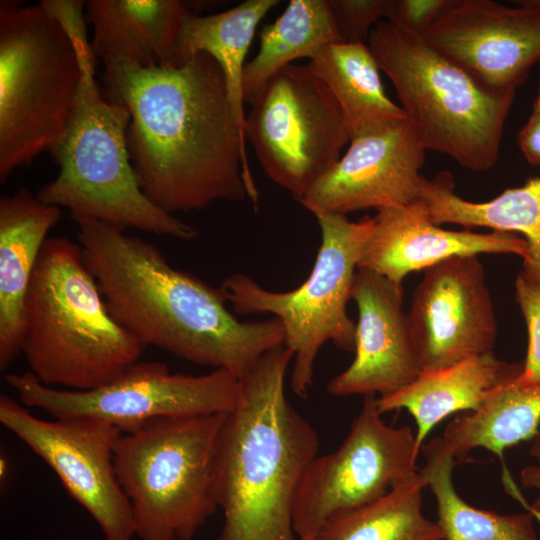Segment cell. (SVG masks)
I'll use <instances>...</instances> for the list:
<instances>
[{
  "label": "cell",
  "instance_id": "6da1fadb",
  "mask_svg": "<svg viewBox=\"0 0 540 540\" xmlns=\"http://www.w3.org/2000/svg\"><path fill=\"white\" fill-rule=\"evenodd\" d=\"M103 65L105 97L130 112L131 163L152 203L171 215L218 201L257 206L246 137L212 56L199 52L181 65Z\"/></svg>",
  "mask_w": 540,
  "mask_h": 540
},
{
  "label": "cell",
  "instance_id": "7a4b0ae2",
  "mask_svg": "<svg viewBox=\"0 0 540 540\" xmlns=\"http://www.w3.org/2000/svg\"><path fill=\"white\" fill-rule=\"evenodd\" d=\"M78 244L113 319L144 347L243 378L284 344L281 321H240L219 288L170 265L152 243L101 221L77 224Z\"/></svg>",
  "mask_w": 540,
  "mask_h": 540
},
{
  "label": "cell",
  "instance_id": "3957f363",
  "mask_svg": "<svg viewBox=\"0 0 540 540\" xmlns=\"http://www.w3.org/2000/svg\"><path fill=\"white\" fill-rule=\"evenodd\" d=\"M292 360L290 349L277 346L240 379L216 450L214 489L224 517L217 540L297 539L294 503L319 438L286 397Z\"/></svg>",
  "mask_w": 540,
  "mask_h": 540
},
{
  "label": "cell",
  "instance_id": "277c9868",
  "mask_svg": "<svg viewBox=\"0 0 540 540\" xmlns=\"http://www.w3.org/2000/svg\"><path fill=\"white\" fill-rule=\"evenodd\" d=\"M56 16L73 39L81 77L68 123L50 150L58 174L38 198L68 209L77 224L101 221L180 240L196 238L193 226L158 208L141 190L128 148L130 112L100 92L84 5L66 2Z\"/></svg>",
  "mask_w": 540,
  "mask_h": 540
},
{
  "label": "cell",
  "instance_id": "5b68a950",
  "mask_svg": "<svg viewBox=\"0 0 540 540\" xmlns=\"http://www.w3.org/2000/svg\"><path fill=\"white\" fill-rule=\"evenodd\" d=\"M143 348L109 313L79 244L47 238L24 305L29 372L47 386L87 391L137 362Z\"/></svg>",
  "mask_w": 540,
  "mask_h": 540
},
{
  "label": "cell",
  "instance_id": "8992f818",
  "mask_svg": "<svg viewBox=\"0 0 540 540\" xmlns=\"http://www.w3.org/2000/svg\"><path fill=\"white\" fill-rule=\"evenodd\" d=\"M368 46L426 150L475 172L495 166L515 92L486 89L422 35L389 20L373 28Z\"/></svg>",
  "mask_w": 540,
  "mask_h": 540
},
{
  "label": "cell",
  "instance_id": "52a82bcc",
  "mask_svg": "<svg viewBox=\"0 0 540 540\" xmlns=\"http://www.w3.org/2000/svg\"><path fill=\"white\" fill-rule=\"evenodd\" d=\"M226 416H165L121 433L115 470L140 540H192L218 510L215 457Z\"/></svg>",
  "mask_w": 540,
  "mask_h": 540
},
{
  "label": "cell",
  "instance_id": "ba28073f",
  "mask_svg": "<svg viewBox=\"0 0 540 540\" xmlns=\"http://www.w3.org/2000/svg\"><path fill=\"white\" fill-rule=\"evenodd\" d=\"M80 77L72 37L41 2H0L1 183L56 144Z\"/></svg>",
  "mask_w": 540,
  "mask_h": 540
},
{
  "label": "cell",
  "instance_id": "9c48e42d",
  "mask_svg": "<svg viewBox=\"0 0 540 540\" xmlns=\"http://www.w3.org/2000/svg\"><path fill=\"white\" fill-rule=\"evenodd\" d=\"M321 245L308 278L291 291L260 286L245 274L226 277L220 291L239 315L271 314L284 328V346L293 353L290 386L301 398L313 383L314 364L321 347L331 342L354 351L355 323L347 313L355 274L373 231L374 217L350 221L347 215H315Z\"/></svg>",
  "mask_w": 540,
  "mask_h": 540
},
{
  "label": "cell",
  "instance_id": "30bf717a",
  "mask_svg": "<svg viewBox=\"0 0 540 540\" xmlns=\"http://www.w3.org/2000/svg\"><path fill=\"white\" fill-rule=\"evenodd\" d=\"M250 104L246 140L267 177L299 200L350 142L338 103L308 64H290Z\"/></svg>",
  "mask_w": 540,
  "mask_h": 540
},
{
  "label": "cell",
  "instance_id": "8fae6325",
  "mask_svg": "<svg viewBox=\"0 0 540 540\" xmlns=\"http://www.w3.org/2000/svg\"><path fill=\"white\" fill-rule=\"evenodd\" d=\"M5 381L26 407L53 418L102 420L122 433L165 416L228 414L241 392L240 379L223 369L189 375L171 373L162 362L139 360L110 382L87 391L47 386L29 371L7 374Z\"/></svg>",
  "mask_w": 540,
  "mask_h": 540
},
{
  "label": "cell",
  "instance_id": "7c38bea8",
  "mask_svg": "<svg viewBox=\"0 0 540 540\" xmlns=\"http://www.w3.org/2000/svg\"><path fill=\"white\" fill-rule=\"evenodd\" d=\"M416 434L385 423L376 398L365 396L342 444L317 455L306 470L293 509V530L314 540L333 514L369 503L419 472Z\"/></svg>",
  "mask_w": 540,
  "mask_h": 540
},
{
  "label": "cell",
  "instance_id": "4fadbf2b",
  "mask_svg": "<svg viewBox=\"0 0 540 540\" xmlns=\"http://www.w3.org/2000/svg\"><path fill=\"white\" fill-rule=\"evenodd\" d=\"M0 423L54 471L105 540H133L132 510L114 463L120 429L87 417L44 420L8 395L0 397Z\"/></svg>",
  "mask_w": 540,
  "mask_h": 540
},
{
  "label": "cell",
  "instance_id": "5bb4252c",
  "mask_svg": "<svg viewBox=\"0 0 540 540\" xmlns=\"http://www.w3.org/2000/svg\"><path fill=\"white\" fill-rule=\"evenodd\" d=\"M423 37L486 89L515 92L540 62V1L453 0Z\"/></svg>",
  "mask_w": 540,
  "mask_h": 540
},
{
  "label": "cell",
  "instance_id": "9a60e30c",
  "mask_svg": "<svg viewBox=\"0 0 540 540\" xmlns=\"http://www.w3.org/2000/svg\"><path fill=\"white\" fill-rule=\"evenodd\" d=\"M423 272L407 313L422 371L492 352L496 316L478 256L451 257Z\"/></svg>",
  "mask_w": 540,
  "mask_h": 540
},
{
  "label": "cell",
  "instance_id": "2e32d148",
  "mask_svg": "<svg viewBox=\"0 0 540 540\" xmlns=\"http://www.w3.org/2000/svg\"><path fill=\"white\" fill-rule=\"evenodd\" d=\"M426 149L407 118L350 140L337 163L298 201L312 214L377 211L420 198Z\"/></svg>",
  "mask_w": 540,
  "mask_h": 540
},
{
  "label": "cell",
  "instance_id": "e0dca14e",
  "mask_svg": "<svg viewBox=\"0 0 540 540\" xmlns=\"http://www.w3.org/2000/svg\"><path fill=\"white\" fill-rule=\"evenodd\" d=\"M351 299L358 310L355 356L327 383L328 393L383 396L412 383L422 369L403 310L402 283L358 269Z\"/></svg>",
  "mask_w": 540,
  "mask_h": 540
},
{
  "label": "cell",
  "instance_id": "ac0fdd59",
  "mask_svg": "<svg viewBox=\"0 0 540 540\" xmlns=\"http://www.w3.org/2000/svg\"><path fill=\"white\" fill-rule=\"evenodd\" d=\"M377 212L358 269L373 271L397 283L414 271H424L455 256L515 254L523 262L529 258L525 239L515 233L441 228L420 198Z\"/></svg>",
  "mask_w": 540,
  "mask_h": 540
},
{
  "label": "cell",
  "instance_id": "d6986e66",
  "mask_svg": "<svg viewBox=\"0 0 540 540\" xmlns=\"http://www.w3.org/2000/svg\"><path fill=\"white\" fill-rule=\"evenodd\" d=\"M60 208L42 202L27 188L0 198V369L21 353L24 305L47 234Z\"/></svg>",
  "mask_w": 540,
  "mask_h": 540
},
{
  "label": "cell",
  "instance_id": "ffe728a7",
  "mask_svg": "<svg viewBox=\"0 0 540 540\" xmlns=\"http://www.w3.org/2000/svg\"><path fill=\"white\" fill-rule=\"evenodd\" d=\"M85 11L86 22L93 27L91 50L102 63L176 65L187 4L178 0H90L85 2Z\"/></svg>",
  "mask_w": 540,
  "mask_h": 540
},
{
  "label": "cell",
  "instance_id": "44dd1931",
  "mask_svg": "<svg viewBox=\"0 0 540 540\" xmlns=\"http://www.w3.org/2000/svg\"><path fill=\"white\" fill-rule=\"evenodd\" d=\"M522 369L523 363H508L493 351L487 352L422 371L404 388L376 398V404L381 414L407 410L416 422V441L421 449L435 425L456 412L478 410L492 389L517 377Z\"/></svg>",
  "mask_w": 540,
  "mask_h": 540
},
{
  "label": "cell",
  "instance_id": "7402d4cb",
  "mask_svg": "<svg viewBox=\"0 0 540 540\" xmlns=\"http://www.w3.org/2000/svg\"><path fill=\"white\" fill-rule=\"evenodd\" d=\"M420 199L434 223L456 224L466 229L486 227L493 231L520 233L528 245L529 258L523 271L540 280V177L523 186L508 188L485 202H473L456 194L447 171L432 179L423 177Z\"/></svg>",
  "mask_w": 540,
  "mask_h": 540
},
{
  "label": "cell",
  "instance_id": "603a6c76",
  "mask_svg": "<svg viewBox=\"0 0 540 540\" xmlns=\"http://www.w3.org/2000/svg\"><path fill=\"white\" fill-rule=\"evenodd\" d=\"M308 66L338 103L350 140L406 118L386 95L379 65L364 42L327 45Z\"/></svg>",
  "mask_w": 540,
  "mask_h": 540
},
{
  "label": "cell",
  "instance_id": "cb8c5ba5",
  "mask_svg": "<svg viewBox=\"0 0 540 540\" xmlns=\"http://www.w3.org/2000/svg\"><path fill=\"white\" fill-rule=\"evenodd\" d=\"M278 3V0H246L212 15L201 16L189 10L183 18L176 65L199 52L212 56L224 73L229 100L243 131L246 116L242 85L246 55L260 22Z\"/></svg>",
  "mask_w": 540,
  "mask_h": 540
},
{
  "label": "cell",
  "instance_id": "d4e9b609",
  "mask_svg": "<svg viewBox=\"0 0 540 540\" xmlns=\"http://www.w3.org/2000/svg\"><path fill=\"white\" fill-rule=\"evenodd\" d=\"M517 377L492 389L478 410L464 412L446 426L442 439L457 462L478 447L502 457L507 448L539 431L540 383L521 385Z\"/></svg>",
  "mask_w": 540,
  "mask_h": 540
},
{
  "label": "cell",
  "instance_id": "484cf974",
  "mask_svg": "<svg viewBox=\"0 0 540 540\" xmlns=\"http://www.w3.org/2000/svg\"><path fill=\"white\" fill-rule=\"evenodd\" d=\"M342 42L328 0H291L283 13L259 32V50L245 65L243 99L251 103L281 69L310 60L325 46Z\"/></svg>",
  "mask_w": 540,
  "mask_h": 540
},
{
  "label": "cell",
  "instance_id": "4316f807",
  "mask_svg": "<svg viewBox=\"0 0 540 540\" xmlns=\"http://www.w3.org/2000/svg\"><path fill=\"white\" fill-rule=\"evenodd\" d=\"M421 451L425 465L419 472L435 496L436 522L444 540H540L529 511L499 514L476 508L460 497L452 480L458 462L442 437L423 444Z\"/></svg>",
  "mask_w": 540,
  "mask_h": 540
},
{
  "label": "cell",
  "instance_id": "83f0119b",
  "mask_svg": "<svg viewBox=\"0 0 540 540\" xmlns=\"http://www.w3.org/2000/svg\"><path fill=\"white\" fill-rule=\"evenodd\" d=\"M424 487L418 472L376 500L333 514L314 540H444L437 522L422 512Z\"/></svg>",
  "mask_w": 540,
  "mask_h": 540
},
{
  "label": "cell",
  "instance_id": "f1b7e54d",
  "mask_svg": "<svg viewBox=\"0 0 540 540\" xmlns=\"http://www.w3.org/2000/svg\"><path fill=\"white\" fill-rule=\"evenodd\" d=\"M515 297L525 319L528 347L523 369L516 381L521 385L540 383V280L520 270L515 280Z\"/></svg>",
  "mask_w": 540,
  "mask_h": 540
},
{
  "label": "cell",
  "instance_id": "f546056e",
  "mask_svg": "<svg viewBox=\"0 0 540 540\" xmlns=\"http://www.w3.org/2000/svg\"><path fill=\"white\" fill-rule=\"evenodd\" d=\"M342 42H364L373 28L388 20L393 0H328Z\"/></svg>",
  "mask_w": 540,
  "mask_h": 540
},
{
  "label": "cell",
  "instance_id": "4dcf8cb0",
  "mask_svg": "<svg viewBox=\"0 0 540 540\" xmlns=\"http://www.w3.org/2000/svg\"><path fill=\"white\" fill-rule=\"evenodd\" d=\"M453 0H393L389 21L399 28L424 35Z\"/></svg>",
  "mask_w": 540,
  "mask_h": 540
},
{
  "label": "cell",
  "instance_id": "1f68e13d",
  "mask_svg": "<svg viewBox=\"0 0 540 540\" xmlns=\"http://www.w3.org/2000/svg\"><path fill=\"white\" fill-rule=\"evenodd\" d=\"M517 143L529 164L540 165V116L532 113L518 132Z\"/></svg>",
  "mask_w": 540,
  "mask_h": 540
},
{
  "label": "cell",
  "instance_id": "d6a6232c",
  "mask_svg": "<svg viewBox=\"0 0 540 540\" xmlns=\"http://www.w3.org/2000/svg\"><path fill=\"white\" fill-rule=\"evenodd\" d=\"M530 455L537 459L538 466L529 465L520 472V481L525 488H535L538 490V496L535 501L528 506V511L540 523V431L531 439Z\"/></svg>",
  "mask_w": 540,
  "mask_h": 540
},
{
  "label": "cell",
  "instance_id": "836d02e7",
  "mask_svg": "<svg viewBox=\"0 0 540 540\" xmlns=\"http://www.w3.org/2000/svg\"><path fill=\"white\" fill-rule=\"evenodd\" d=\"M9 472V465L6 456L0 457V480L5 482Z\"/></svg>",
  "mask_w": 540,
  "mask_h": 540
},
{
  "label": "cell",
  "instance_id": "e575fe53",
  "mask_svg": "<svg viewBox=\"0 0 540 540\" xmlns=\"http://www.w3.org/2000/svg\"><path fill=\"white\" fill-rule=\"evenodd\" d=\"M533 114L540 116V89L533 107Z\"/></svg>",
  "mask_w": 540,
  "mask_h": 540
},
{
  "label": "cell",
  "instance_id": "d590c367",
  "mask_svg": "<svg viewBox=\"0 0 540 540\" xmlns=\"http://www.w3.org/2000/svg\"><path fill=\"white\" fill-rule=\"evenodd\" d=\"M296 540H300V539L297 538Z\"/></svg>",
  "mask_w": 540,
  "mask_h": 540
},
{
  "label": "cell",
  "instance_id": "8d00e7d4",
  "mask_svg": "<svg viewBox=\"0 0 540 540\" xmlns=\"http://www.w3.org/2000/svg\"><path fill=\"white\" fill-rule=\"evenodd\" d=\"M540 1V0H539Z\"/></svg>",
  "mask_w": 540,
  "mask_h": 540
}]
</instances>
